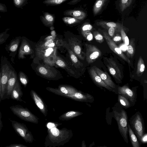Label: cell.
Instances as JSON below:
<instances>
[{
  "label": "cell",
  "instance_id": "1",
  "mask_svg": "<svg viewBox=\"0 0 147 147\" xmlns=\"http://www.w3.org/2000/svg\"><path fill=\"white\" fill-rule=\"evenodd\" d=\"M54 127L48 130V134L44 142L45 147L63 146L68 142L73 137V133L71 130L65 128L59 129Z\"/></svg>",
  "mask_w": 147,
  "mask_h": 147
},
{
  "label": "cell",
  "instance_id": "2",
  "mask_svg": "<svg viewBox=\"0 0 147 147\" xmlns=\"http://www.w3.org/2000/svg\"><path fill=\"white\" fill-rule=\"evenodd\" d=\"M59 47H46L35 49L36 56L47 64L53 66L56 57L57 49Z\"/></svg>",
  "mask_w": 147,
  "mask_h": 147
},
{
  "label": "cell",
  "instance_id": "3",
  "mask_svg": "<svg viewBox=\"0 0 147 147\" xmlns=\"http://www.w3.org/2000/svg\"><path fill=\"white\" fill-rule=\"evenodd\" d=\"M1 61L0 68L1 72V98L2 99L6 93L9 74L13 67L5 57L2 56Z\"/></svg>",
  "mask_w": 147,
  "mask_h": 147
},
{
  "label": "cell",
  "instance_id": "4",
  "mask_svg": "<svg viewBox=\"0 0 147 147\" xmlns=\"http://www.w3.org/2000/svg\"><path fill=\"white\" fill-rule=\"evenodd\" d=\"M114 116L117 121L119 131L126 143H128V122L126 112L122 109L120 112L114 111Z\"/></svg>",
  "mask_w": 147,
  "mask_h": 147
},
{
  "label": "cell",
  "instance_id": "5",
  "mask_svg": "<svg viewBox=\"0 0 147 147\" xmlns=\"http://www.w3.org/2000/svg\"><path fill=\"white\" fill-rule=\"evenodd\" d=\"M9 108L13 114L22 120L32 123L38 124L39 118L27 108L19 105L11 106Z\"/></svg>",
  "mask_w": 147,
  "mask_h": 147
},
{
  "label": "cell",
  "instance_id": "6",
  "mask_svg": "<svg viewBox=\"0 0 147 147\" xmlns=\"http://www.w3.org/2000/svg\"><path fill=\"white\" fill-rule=\"evenodd\" d=\"M130 127L138 138L140 141L141 138L144 134L145 127L142 115L139 111L136 112L129 120Z\"/></svg>",
  "mask_w": 147,
  "mask_h": 147
},
{
  "label": "cell",
  "instance_id": "7",
  "mask_svg": "<svg viewBox=\"0 0 147 147\" xmlns=\"http://www.w3.org/2000/svg\"><path fill=\"white\" fill-rule=\"evenodd\" d=\"M11 125L16 133L26 143H32L34 139L32 133L26 125L14 120H10Z\"/></svg>",
  "mask_w": 147,
  "mask_h": 147
},
{
  "label": "cell",
  "instance_id": "8",
  "mask_svg": "<svg viewBox=\"0 0 147 147\" xmlns=\"http://www.w3.org/2000/svg\"><path fill=\"white\" fill-rule=\"evenodd\" d=\"M102 33L103 36L106 40L110 49L123 60L130 63V61L129 58L123 53L121 49L116 45L108 33L105 31H102Z\"/></svg>",
  "mask_w": 147,
  "mask_h": 147
},
{
  "label": "cell",
  "instance_id": "9",
  "mask_svg": "<svg viewBox=\"0 0 147 147\" xmlns=\"http://www.w3.org/2000/svg\"><path fill=\"white\" fill-rule=\"evenodd\" d=\"M22 37L20 36L16 37L5 46V50L9 53V56L11 57V60L13 63H14V59L18 51Z\"/></svg>",
  "mask_w": 147,
  "mask_h": 147
},
{
  "label": "cell",
  "instance_id": "10",
  "mask_svg": "<svg viewBox=\"0 0 147 147\" xmlns=\"http://www.w3.org/2000/svg\"><path fill=\"white\" fill-rule=\"evenodd\" d=\"M86 48V61L88 63L95 61L101 55V52L96 46L85 44Z\"/></svg>",
  "mask_w": 147,
  "mask_h": 147
},
{
  "label": "cell",
  "instance_id": "11",
  "mask_svg": "<svg viewBox=\"0 0 147 147\" xmlns=\"http://www.w3.org/2000/svg\"><path fill=\"white\" fill-rule=\"evenodd\" d=\"M46 89L51 92L62 96L72 95L78 90L72 86L64 85H60L57 88L48 87Z\"/></svg>",
  "mask_w": 147,
  "mask_h": 147
},
{
  "label": "cell",
  "instance_id": "12",
  "mask_svg": "<svg viewBox=\"0 0 147 147\" xmlns=\"http://www.w3.org/2000/svg\"><path fill=\"white\" fill-rule=\"evenodd\" d=\"M33 53L30 43L25 37H22L21 41L18 50V58L24 59L25 56L31 55Z\"/></svg>",
  "mask_w": 147,
  "mask_h": 147
},
{
  "label": "cell",
  "instance_id": "13",
  "mask_svg": "<svg viewBox=\"0 0 147 147\" xmlns=\"http://www.w3.org/2000/svg\"><path fill=\"white\" fill-rule=\"evenodd\" d=\"M106 66L109 71L115 80L119 83L121 82L122 77L120 70L115 61L110 58H106Z\"/></svg>",
  "mask_w": 147,
  "mask_h": 147
},
{
  "label": "cell",
  "instance_id": "14",
  "mask_svg": "<svg viewBox=\"0 0 147 147\" xmlns=\"http://www.w3.org/2000/svg\"><path fill=\"white\" fill-rule=\"evenodd\" d=\"M31 97L40 111L45 117L48 115L47 107L45 102L36 92L33 90L30 92Z\"/></svg>",
  "mask_w": 147,
  "mask_h": 147
},
{
  "label": "cell",
  "instance_id": "15",
  "mask_svg": "<svg viewBox=\"0 0 147 147\" xmlns=\"http://www.w3.org/2000/svg\"><path fill=\"white\" fill-rule=\"evenodd\" d=\"M63 97L82 102H92L94 100V98L91 95L78 90L72 95H65Z\"/></svg>",
  "mask_w": 147,
  "mask_h": 147
},
{
  "label": "cell",
  "instance_id": "16",
  "mask_svg": "<svg viewBox=\"0 0 147 147\" xmlns=\"http://www.w3.org/2000/svg\"><path fill=\"white\" fill-rule=\"evenodd\" d=\"M96 74L100 77L102 81L109 86L112 89L116 88V85L112 80L109 75L95 66L93 67Z\"/></svg>",
  "mask_w": 147,
  "mask_h": 147
},
{
  "label": "cell",
  "instance_id": "17",
  "mask_svg": "<svg viewBox=\"0 0 147 147\" xmlns=\"http://www.w3.org/2000/svg\"><path fill=\"white\" fill-rule=\"evenodd\" d=\"M69 47L79 58L82 60L84 59V54L82 51L79 43L72 39L69 40L68 44Z\"/></svg>",
  "mask_w": 147,
  "mask_h": 147
},
{
  "label": "cell",
  "instance_id": "18",
  "mask_svg": "<svg viewBox=\"0 0 147 147\" xmlns=\"http://www.w3.org/2000/svg\"><path fill=\"white\" fill-rule=\"evenodd\" d=\"M17 80L16 73L13 67L10 71L8 79L6 92L7 95L10 96L12 90Z\"/></svg>",
  "mask_w": 147,
  "mask_h": 147
},
{
  "label": "cell",
  "instance_id": "19",
  "mask_svg": "<svg viewBox=\"0 0 147 147\" xmlns=\"http://www.w3.org/2000/svg\"><path fill=\"white\" fill-rule=\"evenodd\" d=\"M118 93L125 97L130 101L133 102L136 98L134 92L127 86L125 85L118 88Z\"/></svg>",
  "mask_w": 147,
  "mask_h": 147
},
{
  "label": "cell",
  "instance_id": "20",
  "mask_svg": "<svg viewBox=\"0 0 147 147\" xmlns=\"http://www.w3.org/2000/svg\"><path fill=\"white\" fill-rule=\"evenodd\" d=\"M89 73L92 80L96 85L105 88L110 91H114L113 89L107 86L102 81L100 77L96 74L93 67L90 69Z\"/></svg>",
  "mask_w": 147,
  "mask_h": 147
},
{
  "label": "cell",
  "instance_id": "21",
  "mask_svg": "<svg viewBox=\"0 0 147 147\" xmlns=\"http://www.w3.org/2000/svg\"><path fill=\"white\" fill-rule=\"evenodd\" d=\"M23 95L21 86L17 80L11 91V97L13 100L25 102L22 99Z\"/></svg>",
  "mask_w": 147,
  "mask_h": 147
},
{
  "label": "cell",
  "instance_id": "22",
  "mask_svg": "<svg viewBox=\"0 0 147 147\" xmlns=\"http://www.w3.org/2000/svg\"><path fill=\"white\" fill-rule=\"evenodd\" d=\"M64 14L69 16L80 21L84 20L86 17V13L84 11L79 10L70 9L67 10L64 12Z\"/></svg>",
  "mask_w": 147,
  "mask_h": 147
},
{
  "label": "cell",
  "instance_id": "23",
  "mask_svg": "<svg viewBox=\"0 0 147 147\" xmlns=\"http://www.w3.org/2000/svg\"><path fill=\"white\" fill-rule=\"evenodd\" d=\"M38 71L43 76L53 78L55 77L56 74L49 68L43 65H40L37 68Z\"/></svg>",
  "mask_w": 147,
  "mask_h": 147
},
{
  "label": "cell",
  "instance_id": "24",
  "mask_svg": "<svg viewBox=\"0 0 147 147\" xmlns=\"http://www.w3.org/2000/svg\"><path fill=\"white\" fill-rule=\"evenodd\" d=\"M63 46L67 50L70 59L75 66L76 68H79L82 66V63L78 60L76 55L70 48L68 44L63 41Z\"/></svg>",
  "mask_w": 147,
  "mask_h": 147
},
{
  "label": "cell",
  "instance_id": "25",
  "mask_svg": "<svg viewBox=\"0 0 147 147\" xmlns=\"http://www.w3.org/2000/svg\"><path fill=\"white\" fill-rule=\"evenodd\" d=\"M83 113L77 111H71L66 112L60 116L59 119L61 121H67L81 115Z\"/></svg>",
  "mask_w": 147,
  "mask_h": 147
},
{
  "label": "cell",
  "instance_id": "26",
  "mask_svg": "<svg viewBox=\"0 0 147 147\" xmlns=\"http://www.w3.org/2000/svg\"><path fill=\"white\" fill-rule=\"evenodd\" d=\"M41 20L44 24L48 27L52 26L55 22L54 16L48 12H45L43 16H40Z\"/></svg>",
  "mask_w": 147,
  "mask_h": 147
},
{
  "label": "cell",
  "instance_id": "27",
  "mask_svg": "<svg viewBox=\"0 0 147 147\" xmlns=\"http://www.w3.org/2000/svg\"><path fill=\"white\" fill-rule=\"evenodd\" d=\"M128 133L130 142L133 147H140V146L138 140L135 133L132 129L129 123L128 125Z\"/></svg>",
  "mask_w": 147,
  "mask_h": 147
},
{
  "label": "cell",
  "instance_id": "28",
  "mask_svg": "<svg viewBox=\"0 0 147 147\" xmlns=\"http://www.w3.org/2000/svg\"><path fill=\"white\" fill-rule=\"evenodd\" d=\"M107 0H96L93 7L94 16L98 15L101 11Z\"/></svg>",
  "mask_w": 147,
  "mask_h": 147
},
{
  "label": "cell",
  "instance_id": "29",
  "mask_svg": "<svg viewBox=\"0 0 147 147\" xmlns=\"http://www.w3.org/2000/svg\"><path fill=\"white\" fill-rule=\"evenodd\" d=\"M55 63L59 67L65 69L67 71L73 74H74V71L70 69L67 64L61 58L57 56Z\"/></svg>",
  "mask_w": 147,
  "mask_h": 147
},
{
  "label": "cell",
  "instance_id": "30",
  "mask_svg": "<svg viewBox=\"0 0 147 147\" xmlns=\"http://www.w3.org/2000/svg\"><path fill=\"white\" fill-rule=\"evenodd\" d=\"M96 24L97 26H100L103 28L106 29H108L110 27H120L122 25L118 23L105 21H100L97 22Z\"/></svg>",
  "mask_w": 147,
  "mask_h": 147
},
{
  "label": "cell",
  "instance_id": "31",
  "mask_svg": "<svg viewBox=\"0 0 147 147\" xmlns=\"http://www.w3.org/2000/svg\"><path fill=\"white\" fill-rule=\"evenodd\" d=\"M135 52V45L134 39L131 38L129 42V44L127 46V57L128 58H132Z\"/></svg>",
  "mask_w": 147,
  "mask_h": 147
},
{
  "label": "cell",
  "instance_id": "32",
  "mask_svg": "<svg viewBox=\"0 0 147 147\" xmlns=\"http://www.w3.org/2000/svg\"><path fill=\"white\" fill-rule=\"evenodd\" d=\"M145 69V66L143 59L141 56L139 57L137 64L136 74L137 76H140L144 73Z\"/></svg>",
  "mask_w": 147,
  "mask_h": 147
},
{
  "label": "cell",
  "instance_id": "33",
  "mask_svg": "<svg viewBox=\"0 0 147 147\" xmlns=\"http://www.w3.org/2000/svg\"><path fill=\"white\" fill-rule=\"evenodd\" d=\"M118 101L121 105L125 108H127L130 107V105L128 100L123 96L118 95Z\"/></svg>",
  "mask_w": 147,
  "mask_h": 147
},
{
  "label": "cell",
  "instance_id": "34",
  "mask_svg": "<svg viewBox=\"0 0 147 147\" xmlns=\"http://www.w3.org/2000/svg\"><path fill=\"white\" fill-rule=\"evenodd\" d=\"M63 21L68 24H73L81 22L80 20L72 17H65L62 18Z\"/></svg>",
  "mask_w": 147,
  "mask_h": 147
},
{
  "label": "cell",
  "instance_id": "35",
  "mask_svg": "<svg viewBox=\"0 0 147 147\" xmlns=\"http://www.w3.org/2000/svg\"><path fill=\"white\" fill-rule=\"evenodd\" d=\"M132 0H120L119 4L121 11H123L132 3Z\"/></svg>",
  "mask_w": 147,
  "mask_h": 147
},
{
  "label": "cell",
  "instance_id": "36",
  "mask_svg": "<svg viewBox=\"0 0 147 147\" xmlns=\"http://www.w3.org/2000/svg\"><path fill=\"white\" fill-rule=\"evenodd\" d=\"M9 30V28H7L0 33V45L4 43L9 37L10 35L7 33Z\"/></svg>",
  "mask_w": 147,
  "mask_h": 147
},
{
  "label": "cell",
  "instance_id": "37",
  "mask_svg": "<svg viewBox=\"0 0 147 147\" xmlns=\"http://www.w3.org/2000/svg\"><path fill=\"white\" fill-rule=\"evenodd\" d=\"M67 0H45L43 3L48 5H56L61 4Z\"/></svg>",
  "mask_w": 147,
  "mask_h": 147
},
{
  "label": "cell",
  "instance_id": "38",
  "mask_svg": "<svg viewBox=\"0 0 147 147\" xmlns=\"http://www.w3.org/2000/svg\"><path fill=\"white\" fill-rule=\"evenodd\" d=\"M18 76L20 82L24 87H26L28 82V80L26 76L23 72L22 71L19 72Z\"/></svg>",
  "mask_w": 147,
  "mask_h": 147
},
{
  "label": "cell",
  "instance_id": "39",
  "mask_svg": "<svg viewBox=\"0 0 147 147\" xmlns=\"http://www.w3.org/2000/svg\"><path fill=\"white\" fill-rule=\"evenodd\" d=\"M120 32L121 34L122 39L123 40L124 43L126 45H128L129 43V40L124 31L123 25L120 28Z\"/></svg>",
  "mask_w": 147,
  "mask_h": 147
},
{
  "label": "cell",
  "instance_id": "40",
  "mask_svg": "<svg viewBox=\"0 0 147 147\" xmlns=\"http://www.w3.org/2000/svg\"><path fill=\"white\" fill-rule=\"evenodd\" d=\"M92 34L98 43H101L104 41L103 36L98 31H95L93 32Z\"/></svg>",
  "mask_w": 147,
  "mask_h": 147
},
{
  "label": "cell",
  "instance_id": "41",
  "mask_svg": "<svg viewBox=\"0 0 147 147\" xmlns=\"http://www.w3.org/2000/svg\"><path fill=\"white\" fill-rule=\"evenodd\" d=\"M28 0H13L14 5L18 8H21L25 6Z\"/></svg>",
  "mask_w": 147,
  "mask_h": 147
},
{
  "label": "cell",
  "instance_id": "42",
  "mask_svg": "<svg viewBox=\"0 0 147 147\" xmlns=\"http://www.w3.org/2000/svg\"><path fill=\"white\" fill-rule=\"evenodd\" d=\"M123 25H122V26ZM122 26L120 27H110L108 30V34L111 38H113L117 32H120V28Z\"/></svg>",
  "mask_w": 147,
  "mask_h": 147
},
{
  "label": "cell",
  "instance_id": "43",
  "mask_svg": "<svg viewBox=\"0 0 147 147\" xmlns=\"http://www.w3.org/2000/svg\"><path fill=\"white\" fill-rule=\"evenodd\" d=\"M93 28L92 26L90 24L86 23L84 24L81 28L82 33L87 32L91 31Z\"/></svg>",
  "mask_w": 147,
  "mask_h": 147
},
{
  "label": "cell",
  "instance_id": "44",
  "mask_svg": "<svg viewBox=\"0 0 147 147\" xmlns=\"http://www.w3.org/2000/svg\"><path fill=\"white\" fill-rule=\"evenodd\" d=\"M82 33L87 40L90 41L92 40L93 35L90 31L87 32Z\"/></svg>",
  "mask_w": 147,
  "mask_h": 147
},
{
  "label": "cell",
  "instance_id": "45",
  "mask_svg": "<svg viewBox=\"0 0 147 147\" xmlns=\"http://www.w3.org/2000/svg\"><path fill=\"white\" fill-rule=\"evenodd\" d=\"M7 11V7L5 4L0 3V12L4 13Z\"/></svg>",
  "mask_w": 147,
  "mask_h": 147
},
{
  "label": "cell",
  "instance_id": "46",
  "mask_svg": "<svg viewBox=\"0 0 147 147\" xmlns=\"http://www.w3.org/2000/svg\"><path fill=\"white\" fill-rule=\"evenodd\" d=\"M112 38H113L112 39L114 42H119L122 40L121 36L118 34H116V35H115Z\"/></svg>",
  "mask_w": 147,
  "mask_h": 147
},
{
  "label": "cell",
  "instance_id": "47",
  "mask_svg": "<svg viewBox=\"0 0 147 147\" xmlns=\"http://www.w3.org/2000/svg\"><path fill=\"white\" fill-rule=\"evenodd\" d=\"M142 143H146L147 142V134H144L142 137L140 141Z\"/></svg>",
  "mask_w": 147,
  "mask_h": 147
},
{
  "label": "cell",
  "instance_id": "48",
  "mask_svg": "<svg viewBox=\"0 0 147 147\" xmlns=\"http://www.w3.org/2000/svg\"><path fill=\"white\" fill-rule=\"evenodd\" d=\"M8 147H27V146L23 144H10V145L7 146Z\"/></svg>",
  "mask_w": 147,
  "mask_h": 147
},
{
  "label": "cell",
  "instance_id": "49",
  "mask_svg": "<svg viewBox=\"0 0 147 147\" xmlns=\"http://www.w3.org/2000/svg\"><path fill=\"white\" fill-rule=\"evenodd\" d=\"M81 0H72L67 3V4L70 5H75Z\"/></svg>",
  "mask_w": 147,
  "mask_h": 147
},
{
  "label": "cell",
  "instance_id": "50",
  "mask_svg": "<svg viewBox=\"0 0 147 147\" xmlns=\"http://www.w3.org/2000/svg\"><path fill=\"white\" fill-rule=\"evenodd\" d=\"M1 70L0 68V101H1V100L2 99L1 98Z\"/></svg>",
  "mask_w": 147,
  "mask_h": 147
},
{
  "label": "cell",
  "instance_id": "51",
  "mask_svg": "<svg viewBox=\"0 0 147 147\" xmlns=\"http://www.w3.org/2000/svg\"><path fill=\"white\" fill-rule=\"evenodd\" d=\"M1 113L0 111V133L3 127L2 122L1 120Z\"/></svg>",
  "mask_w": 147,
  "mask_h": 147
},
{
  "label": "cell",
  "instance_id": "52",
  "mask_svg": "<svg viewBox=\"0 0 147 147\" xmlns=\"http://www.w3.org/2000/svg\"><path fill=\"white\" fill-rule=\"evenodd\" d=\"M50 39H55L52 36H49L46 37L45 40H48Z\"/></svg>",
  "mask_w": 147,
  "mask_h": 147
},
{
  "label": "cell",
  "instance_id": "53",
  "mask_svg": "<svg viewBox=\"0 0 147 147\" xmlns=\"http://www.w3.org/2000/svg\"><path fill=\"white\" fill-rule=\"evenodd\" d=\"M51 35L53 38L55 39L56 37V35L55 32V31H53L51 32Z\"/></svg>",
  "mask_w": 147,
  "mask_h": 147
},
{
  "label": "cell",
  "instance_id": "54",
  "mask_svg": "<svg viewBox=\"0 0 147 147\" xmlns=\"http://www.w3.org/2000/svg\"><path fill=\"white\" fill-rule=\"evenodd\" d=\"M1 18V16H0V18Z\"/></svg>",
  "mask_w": 147,
  "mask_h": 147
}]
</instances>
